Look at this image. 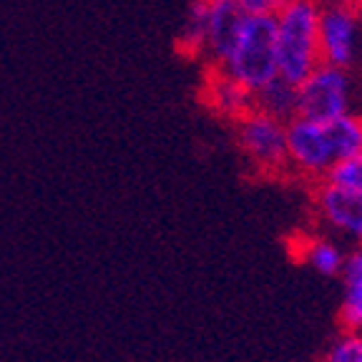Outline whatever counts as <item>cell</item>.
Returning <instances> with one entry per match:
<instances>
[{"mask_svg": "<svg viewBox=\"0 0 362 362\" xmlns=\"http://www.w3.org/2000/svg\"><path fill=\"white\" fill-rule=\"evenodd\" d=\"M317 18H320V0H289L287 8L274 18L277 76L292 86L302 83L322 63Z\"/></svg>", "mask_w": 362, "mask_h": 362, "instance_id": "6da1fadb", "label": "cell"}, {"mask_svg": "<svg viewBox=\"0 0 362 362\" xmlns=\"http://www.w3.org/2000/svg\"><path fill=\"white\" fill-rule=\"evenodd\" d=\"M277 28L274 18H247L237 43L219 68L224 76L257 93L272 78H277Z\"/></svg>", "mask_w": 362, "mask_h": 362, "instance_id": "7a4b0ae2", "label": "cell"}, {"mask_svg": "<svg viewBox=\"0 0 362 362\" xmlns=\"http://www.w3.org/2000/svg\"><path fill=\"white\" fill-rule=\"evenodd\" d=\"M352 111V78L345 68L320 63L297 83V116L317 124H332Z\"/></svg>", "mask_w": 362, "mask_h": 362, "instance_id": "3957f363", "label": "cell"}, {"mask_svg": "<svg viewBox=\"0 0 362 362\" xmlns=\"http://www.w3.org/2000/svg\"><path fill=\"white\" fill-rule=\"evenodd\" d=\"M237 144L259 174L287 171V124L252 108L237 121Z\"/></svg>", "mask_w": 362, "mask_h": 362, "instance_id": "277c9868", "label": "cell"}, {"mask_svg": "<svg viewBox=\"0 0 362 362\" xmlns=\"http://www.w3.org/2000/svg\"><path fill=\"white\" fill-rule=\"evenodd\" d=\"M337 166L327 124H317L294 116L287 121V171L302 179L325 181Z\"/></svg>", "mask_w": 362, "mask_h": 362, "instance_id": "5b68a950", "label": "cell"}, {"mask_svg": "<svg viewBox=\"0 0 362 362\" xmlns=\"http://www.w3.org/2000/svg\"><path fill=\"white\" fill-rule=\"evenodd\" d=\"M360 16L355 6L342 0H320L317 18V38L322 63L337 68H350L360 43Z\"/></svg>", "mask_w": 362, "mask_h": 362, "instance_id": "8992f818", "label": "cell"}, {"mask_svg": "<svg viewBox=\"0 0 362 362\" xmlns=\"http://www.w3.org/2000/svg\"><path fill=\"white\" fill-rule=\"evenodd\" d=\"M315 211L332 234L350 239L362 247V194L320 181L315 192Z\"/></svg>", "mask_w": 362, "mask_h": 362, "instance_id": "52a82bcc", "label": "cell"}, {"mask_svg": "<svg viewBox=\"0 0 362 362\" xmlns=\"http://www.w3.org/2000/svg\"><path fill=\"white\" fill-rule=\"evenodd\" d=\"M206 6L209 13H206V38L202 56H206L211 68H219L237 43L247 16L234 0H206Z\"/></svg>", "mask_w": 362, "mask_h": 362, "instance_id": "ba28073f", "label": "cell"}, {"mask_svg": "<svg viewBox=\"0 0 362 362\" xmlns=\"http://www.w3.org/2000/svg\"><path fill=\"white\" fill-rule=\"evenodd\" d=\"M204 101L209 103L216 113L226 116V119H242L244 113L255 108V93L247 90L242 83L234 78L224 76L221 71L211 68L209 78L204 83Z\"/></svg>", "mask_w": 362, "mask_h": 362, "instance_id": "9c48e42d", "label": "cell"}, {"mask_svg": "<svg viewBox=\"0 0 362 362\" xmlns=\"http://www.w3.org/2000/svg\"><path fill=\"white\" fill-rule=\"evenodd\" d=\"M294 257L322 277H339L347 252L329 234H307L294 242Z\"/></svg>", "mask_w": 362, "mask_h": 362, "instance_id": "30bf717a", "label": "cell"}, {"mask_svg": "<svg viewBox=\"0 0 362 362\" xmlns=\"http://www.w3.org/2000/svg\"><path fill=\"white\" fill-rule=\"evenodd\" d=\"M339 282H342L339 320L350 332H362V247L347 252Z\"/></svg>", "mask_w": 362, "mask_h": 362, "instance_id": "8fae6325", "label": "cell"}, {"mask_svg": "<svg viewBox=\"0 0 362 362\" xmlns=\"http://www.w3.org/2000/svg\"><path fill=\"white\" fill-rule=\"evenodd\" d=\"M255 108L272 119L282 121H292L297 116V86L287 83L284 78H272L264 88H259L255 93Z\"/></svg>", "mask_w": 362, "mask_h": 362, "instance_id": "7c38bea8", "label": "cell"}, {"mask_svg": "<svg viewBox=\"0 0 362 362\" xmlns=\"http://www.w3.org/2000/svg\"><path fill=\"white\" fill-rule=\"evenodd\" d=\"M329 139H332L334 156L339 161H347V158H355L357 153H362V116L355 111H350L342 119L327 124Z\"/></svg>", "mask_w": 362, "mask_h": 362, "instance_id": "4fadbf2b", "label": "cell"}, {"mask_svg": "<svg viewBox=\"0 0 362 362\" xmlns=\"http://www.w3.org/2000/svg\"><path fill=\"white\" fill-rule=\"evenodd\" d=\"M206 13L209 6L206 0H194L184 18V25H181L179 33V48L181 53L197 58L204 53V38H206Z\"/></svg>", "mask_w": 362, "mask_h": 362, "instance_id": "5bb4252c", "label": "cell"}, {"mask_svg": "<svg viewBox=\"0 0 362 362\" xmlns=\"http://www.w3.org/2000/svg\"><path fill=\"white\" fill-rule=\"evenodd\" d=\"M322 362H362V332L345 329L342 334H337L329 342Z\"/></svg>", "mask_w": 362, "mask_h": 362, "instance_id": "9a60e30c", "label": "cell"}, {"mask_svg": "<svg viewBox=\"0 0 362 362\" xmlns=\"http://www.w3.org/2000/svg\"><path fill=\"white\" fill-rule=\"evenodd\" d=\"M325 181H329L334 187L347 189V192L362 194V153H357L355 158H347V161H339Z\"/></svg>", "mask_w": 362, "mask_h": 362, "instance_id": "2e32d148", "label": "cell"}, {"mask_svg": "<svg viewBox=\"0 0 362 362\" xmlns=\"http://www.w3.org/2000/svg\"><path fill=\"white\" fill-rule=\"evenodd\" d=\"M247 18H277L289 0H234Z\"/></svg>", "mask_w": 362, "mask_h": 362, "instance_id": "e0dca14e", "label": "cell"}, {"mask_svg": "<svg viewBox=\"0 0 362 362\" xmlns=\"http://www.w3.org/2000/svg\"><path fill=\"white\" fill-rule=\"evenodd\" d=\"M342 3H350V6H355L362 13V0H342Z\"/></svg>", "mask_w": 362, "mask_h": 362, "instance_id": "ac0fdd59", "label": "cell"}]
</instances>
